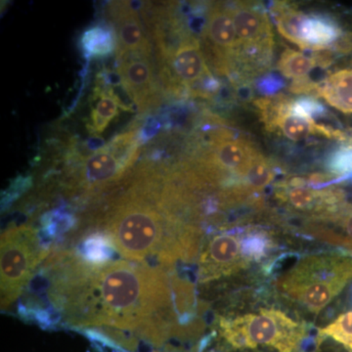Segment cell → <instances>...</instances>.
Wrapping results in <instances>:
<instances>
[{"label": "cell", "instance_id": "obj_1", "mask_svg": "<svg viewBox=\"0 0 352 352\" xmlns=\"http://www.w3.org/2000/svg\"><path fill=\"white\" fill-rule=\"evenodd\" d=\"M41 271L55 324L101 328L120 344L139 339L155 347L203 330L193 285L164 268L129 261L90 265L68 250L48 256Z\"/></svg>", "mask_w": 352, "mask_h": 352}, {"label": "cell", "instance_id": "obj_2", "mask_svg": "<svg viewBox=\"0 0 352 352\" xmlns=\"http://www.w3.org/2000/svg\"><path fill=\"white\" fill-rule=\"evenodd\" d=\"M164 175L153 166L141 168L109 204L99 226L127 261L173 270L199 256L204 232Z\"/></svg>", "mask_w": 352, "mask_h": 352}, {"label": "cell", "instance_id": "obj_3", "mask_svg": "<svg viewBox=\"0 0 352 352\" xmlns=\"http://www.w3.org/2000/svg\"><path fill=\"white\" fill-rule=\"evenodd\" d=\"M352 281V256L317 252L302 256L275 281L280 298L308 314L317 315Z\"/></svg>", "mask_w": 352, "mask_h": 352}, {"label": "cell", "instance_id": "obj_4", "mask_svg": "<svg viewBox=\"0 0 352 352\" xmlns=\"http://www.w3.org/2000/svg\"><path fill=\"white\" fill-rule=\"evenodd\" d=\"M146 22L156 43L160 72L166 87L171 90L182 88L198 96H208L217 89L200 43L185 31L184 25L170 18L168 34L157 21L149 18Z\"/></svg>", "mask_w": 352, "mask_h": 352}, {"label": "cell", "instance_id": "obj_5", "mask_svg": "<svg viewBox=\"0 0 352 352\" xmlns=\"http://www.w3.org/2000/svg\"><path fill=\"white\" fill-rule=\"evenodd\" d=\"M217 333L233 349H265L298 352L307 339V326L274 307L219 317Z\"/></svg>", "mask_w": 352, "mask_h": 352}, {"label": "cell", "instance_id": "obj_6", "mask_svg": "<svg viewBox=\"0 0 352 352\" xmlns=\"http://www.w3.org/2000/svg\"><path fill=\"white\" fill-rule=\"evenodd\" d=\"M275 248L274 239L258 228L212 234L204 239L199 254V283H212L240 274L263 263Z\"/></svg>", "mask_w": 352, "mask_h": 352}, {"label": "cell", "instance_id": "obj_7", "mask_svg": "<svg viewBox=\"0 0 352 352\" xmlns=\"http://www.w3.org/2000/svg\"><path fill=\"white\" fill-rule=\"evenodd\" d=\"M140 138L138 131L116 136L87 156L78 157L63 177L67 191L90 197L113 188L138 161Z\"/></svg>", "mask_w": 352, "mask_h": 352}, {"label": "cell", "instance_id": "obj_8", "mask_svg": "<svg viewBox=\"0 0 352 352\" xmlns=\"http://www.w3.org/2000/svg\"><path fill=\"white\" fill-rule=\"evenodd\" d=\"M50 248L38 229L22 224L1 234V309H8L22 295L34 273L50 256Z\"/></svg>", "mask_w": 352, "mask_h": 352}, {"label": "cell", "instance_id": "obj_9", "mask_svg": "<svg viewBox=\"0 0 352 352\" xmlns=\"http://www.w3.org/2000/svg\"><path fill=\"white\" fill-rule=\"evenodd\" d=\"M273 16L280 34L303 50H326L342 36L335 21L320 15H305L287 4H275Z\"/></svg>", "mask_w": 352, "mask_h": 352}, {"label": "cell", "instance_id": "obj_10", "mask_svg": "<svg viewBox=\"0 0 352 352\" xmlns=\"http://www.w3.org/2000/svg\"><path fill=\"white\" fill-rule=\"evenodd\" d=\"M201 38L217 71L230 75L237 67L240 50L230 7L224 4H212L210 7Z\"/></svg>", "mask_w": 352, "mask_h": 352}, {"label": "cell", "instance_id": "obj_11", "mask_svg": "<svg viewBox=\"0 0 352 352\" xmlns=\"http://www.w3.org/2000/svg\"><path fill=\"white\" fill-rule=\"evenodd\" d=\"M259 107L263 110L265 124L292 141H302L314 134H321L328 138L340 141L349 140L344 132L315 122L312 118L298 112L293 101H261Z\"/></svg>", "mask_w": 352, "mask_h": 352}, {"label": "cell", "instance_id": "obj_12", "mask_svg": "<svg viewBox=\"0 0 352 352\" xmlns=\"http://www.w3.org/2000/svg\"><path fill=\"white\" fill-rule=\"evenodd\" d=\"M153 55L126 54L118 57V73L122 87L140 112L159 104V85L155 76Z\"/></svg>", "mask_w": 352, "mask_h": 352}, {"label": "cell", "instance_id": "obj_13", "mask_svg": "<svg viewBox=\"0 0 352 352\" xmlns=\"http://www.w3.org/2000/svg\"><path fill=\"white\" fill-rule=\"evenodd\" d=\"M107 14L117 36V57L126 54L153 55V46L138 10L129 1L109 4Z\"/></svg>", "mask_w": 352, "mask_h": 352}, {"label": "cell", "instance_id": "obj_14", "mask_svg": "<svg viewBox=\"0 0 352 352\" xmlns=\"http://www.w3.org/2000/svg\"><path fill=\"white\" fill-rule=\"evenodd\" d=\"M316 94L340 112L352 113V67L329 76L317 85Z\"/></svg>", "mask_w": 352, "mask_h": 352}, {"label": "cell", "instance_id": "obj_15", "mask_svg": "<svg viewBox=\"0 0 352 352\" xmlns=\"http://www.w3.org/2000/svg\"><path fill=\"white\" fill-rule=\"evenodd\" d=\"M307 232L317 239L342 248L352 254V203L347 201L335 219L321 226H308Z\"/></svg>", "mask_w": 352, "mask_h": 352}, {"label": "cell", "instance_id": "obj_16", "mask_svg": "<svg viewBox=\"0 0 352 352\" xmlns=\"http://www.w3.org/2000/svg\"><path fill=\"white\" fill-rule=\"evenodd\" d=\"M122 108L124 104L113 89L99 90L97 100L90 111L88 131L94 135L103 133Z\"/></svg>", "mask_w": 352, "mask_h": 352}, {"label": "cell", "instance_id": "obj_17", "mask_svg": "<svg viewBox=\"0 0 352 352\" xmlns=\"http://www.w3.org/2000/svg\"><path fill=\"white\" fill-rule=\"evenodd\" d=\"M76 252L83 261L96 266L110 263L115 256L113 254L118 252L112 240L103 231L87 234Z\"/></svg>", "mask_w": 352, "mask_h": 352}, {"label": "cell", "instance_id": "obj_18", "mask_svg": "<svg viewBox=\"0 0 352 352\" xmlns=\"http://www.w3.org/2000/svg\"><path fill=\"white\" fill-rule=\"evenodd\" d=\"M80 44L87 57H107L117 48V36L113 28L96 25L83 32Z\"/></svg>", "mask_w": 352, "mask_h": 352}, {"label": "cell", "instance_id": "obj_19", "mask_svg": "<svg viewBox=\"0 0 352 352\" xmlns=\"http://www.w3.org/2000/svg\"><path fill=\"white\" fill-rule=\"evenodd\" d=\"M317 58L310 56L302 51L286 50L281 54L278 63L280 73L289 80L300 82L307 80V76L317 66Z\"/></svg>", "mask_w": 352, "mask_h": 352}, {"label": "cell", "instance_id": "obj_20", "mask_svg": "<svg viewBox=\"0 0 352 352\" xmlns=\"http://www.w3.org/2000/svg\"><path fill=\"white\" fill-rule=\"evenodd\" d=\"M318 338L320 340H333L352 352V310L339 315L325 327L318 329Z\"/></svg>", "mask_w": 352, "mask_h": 352}, {"label": "cell", "instance_id": "obj_21", "mask_svg": "<svg viewBox=\"0 0 352 352\" xmlns=\"http://www.w3.org/2000/svg\"><path fill=\"white\" fill-rule=\"evenodd\" d=\"M327 168L333 177H344L352 173V139L344 141L329 157Z\"/></svg>", "mask_w": 352, "mask_h": 352}, {"label": "cell", "instance_id": "obj_22", "mask_svg": "<svg viewBox=\"0 0 352 352\" xmlns=\"http://www.w3.org/2000/svg\"><path fill=\"white\" fill-rule=\"evenodd\" d=\"M153 352H166V351H153ZM175 352H196V351H175Z\"/></svg>", "mask_w": 352, "mask_h": 352}]
</instances>
